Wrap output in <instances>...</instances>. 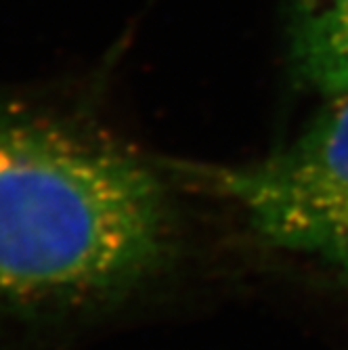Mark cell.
Listing matches in <instances>:
<instances>
[{
  "label": "cell",
  "instance_id": "obj_3",
  "mask_svg": "<svg viewBox=\"0 0 348 350\" xmlns=\"http://www.w3.org/2000/svg\"><path fill=\"white\" fill-rule=\"evenodd\" d=\"M290 53L314 90L348 94V0H290Z\"/></svg>",
  "mask_w": 348,
  "mask_h": 350
},
{
  "label": "cell",
  "instance_id": "obj_2",
  "mask_svg": "<svg viewBox=\"0 0 348 350\" xmlns=\"http://www.w3.org/2000/svg\"><path fill=\"white\" fill-rule=\"evenodd\" d=\"M286 149L239 168H198L202 187L235 202L269 243L348 275V94Z\"/></svg>",
  "mask_w": 348,
  "mask_h": 350
},
{
  "label": "cell",
  "instance_id": "obj_1",
  "mask_svg": "<svg viewBox=\"0 0 348 350\" xmlns=\"http://www.w3.org/2000/svg\"><path fill=\"white\" fill-rule=\"evenodd\" d=\"M185 164L92 94L0 88V350H61L118 319L176 254Z\"/></svg>",
  "mask_w": 348,
  "mask_h": 350
}]
</instances>
